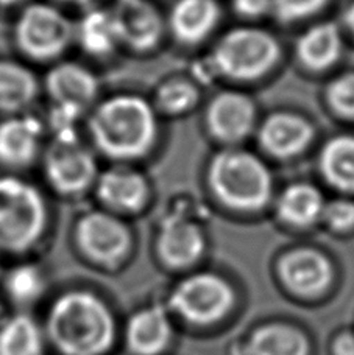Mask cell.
<instances>
[{
    "label": "cell",
    "instance_id": "obj_14",
    "mask_svg": "<svg viewBox=\"0 0 354 355\" xmlns=\"http://www.w3.org/2000/svg\"><path fill=\"white\" fill-rule=\"evenodd\" d=\"M120 46L136 52H149L164 35V19L149 0H119L111 11Z\"/></svg>",
    "mask_w": 354,
    "mask_h": 355
},
{
    "label": "cell",
    "instance_id": "obj_19",
    "mask_svg": "<svg viewBox=\"0 0 354 355\" xmlns=\"http://www.w3.org/2000/svg\"><path fill=\"white\" fill-rule=\"evenodd\" d=\"M219 17L216 0H176L169 15V27L180 42L192 46L211 33Z\"/></svg>",
    "mask_w": 354,
    "mask_h": 355
},
{
    "label": "cell",
    "instance_id": "obj_18",
    "mask_svg": "<svg viewBox=\"0 0 354 355\" xmlns=\"http://www.w3.org/2000/svg\"><path fill=\"white\" fill-rule=\"evenodd\" d=\"M281 276L287 287L301 296H315L331 281V265L319 252L298 250L281 262Z\"/></svg>",
    "mask_w": 354,
    "mask_h": 355
},
{
    "label": "cell",
    "instance_id": "obj_24",
    "mask_svg": "<svg viewBox=\"0 0 354 355\" xmlns=\"http://www.w3.org/2000/svg\"><path fill=\"white\" fill-rule=\"evenodd\" d=\"M340 49L342 41L339 28L331 22L314 25L296 42V52L301 62L314 71L326 69L336 62Z\"/></svg>",
    "mask_w": 354,
    "mask_h": 355
},
{
    "label": "cell",
    "instance_id": "obj_13",
    "mask_svg": "<svg viewBox=\"0 0 354 355\" xmlns=\"http://www.w3.org/2000/svg\"><path fill=\"white\" fill-rule=\"evenodd\" d=\"M174 316L167 307L145 306L126 318L122 329L130 355H162L174 343Z\"/></svg>",
    "mask_w": 354,
    "mask_h": 355
},
{
    "label": "cell",
    "instance_id": "obj_34",
    "mask_svg": "<svg viewBox=\"0 0 354 355\" xmlns=\"http://www.w3.org/2000/svg\"><path fill=\"white\" fill-rule=\"evenodd\" d=\"M345 22L348 25V28L354 33V3L348 6V10L345 12Z\"/></svg>",
    "mask_w": 354,
    "mask_h": 355
},
{
    "label": "cell",
    "instance_id": "obj_37",
    "mask_svg": "<svg viewBox=\"0 0 354 355\" xmlns=\"http://www.w3.org/2000/svg\"><path fill=\"white\" fill-rule=\"evenodd\" d=\"M3 306H2V301H0V320H2L3 318Z\"/></svg>",
    "mask_w": 354,
    "mask_h": 355
},
{
    "label": "cell",
    "instance_id": "obj_26",
    "mask_svg": "<svg viewBox=\"0 0 354 355\" xmlns=\"http://www.w3.org/2000/svg\"><path fill=\"white\" fill-rule=\"evenodd\" d=\"M323 198L315 187L309 184H295L284 190L278 211L281 217L289 223L296 226H306L314 223L323 214Z\"/></svg>",
    "mask_w": 354,
    "mask_h": 355
},
{
    "label": "cell",
    "instance_id": "obj_28",
    "mask_svg": "<svg viewBox=\"0 0 354 355\" xmlns=\"http://www.w3.org/2000/svg\"><path fill=\"white\" fill-rule=\"evenodd\" d=\"M200 92L192 81L172 78L161 83L155 94V110L166 116H181L197 105Z\"/></svg>",
    "mask_w": 354,
    "mask_h": 355
},
{
    "label": "cell",
    "instance_id": "obj_4",
    "mask_svg": "<svg viewBox=\"0 0 354 355\" xmlns=\"http://www.w3.org/2000/svg\"><path fill=\"white\" fill-rule=\"evenodd\" d=\"M208 184L222 205L255 211L270 198L271 176L264 162L244 150H224L212 157Z\"/></svg>",
    "mask_w": 354,
    "mask_h": 355
},
{
    "label": "cell",
    "instance_id": "obj_36",
    "mask_svg": "<svg viewBox=\"0 0 354 355\" xmlns=\"http://www.w3.org/2000/svg\"><path fill=\"white\" fill-rule=\"evenodd\" d=\"M16 2H17V0H0V5H12Z\"/></svg>",
    "mask_w": 354,
    "mask_h": 355
},
{
    "label": "cell",
    "instance_id": "obj_11",
    "mask_svg": "<svg viewBox=\"0 0 354 355\" xmlns=\"http://www.w3.org/2000/svg\"><path fill=\"white\" fill-rule=\"evenodd\" d=\"M155 251L156 257L166 268L186 271L203 256V231L197 221L183 215H170L158 227Z\"/></svg>",
    "mask_w": 354,
    "mask_h": 355
},
{
    "label": "cell",
    "instance_id": "obj_8",
    "mask_svg": "<svg viewBox=\"0 0 354 355\" xmlns=\"http://www.w3.org/2000/svg\"><path fill=\"white\" fill-rule=\"evenodd\" d=\"M278 53V42L269 31L244 27L228 31L219 41L212 62L225 77L253 80L275 64Z\"/></svg>",
    "mask_w": 354,
    "mask_h": 355
},
{
    "label": "cell",
    "instance_id": "obj_31",
    "mask_svg": "<svg viewBox=\"0 0 354 355\" xmlns=\"http://www.w3.org/2000/svg\"><path fill=\"white\" fill-rule=\"evenodd\" d=\"M332 230L345 231L354 225V202L339 200L325 206L321 214Z\"/></svg>",
    "mask_w": 354,
    "mask_h": 355
},
{
    "label": "cell",
    "instance_id": "obj_30",
    "mask_svg": "<svg viewBox=\"0 0 354 355\" xmlns=\"http://www.w3.org/2000/svg\"><path fill=\"white\" fill-rule=\"evenodd\" d=\"M325 0H271V12L281 22H294L314 15Z\"/></svg>",
    "mask_w": 354,
    "mask_h": 355
},
{
    "label": "cell",
    "instance_id": "obj_25",
    "mask_svg": "<svg viewBox=\"0 0 354 355\" xmlns=\"http://www.w3.org/2000/svg\"><path fill=\"white\" fill-rule=\"evenodd\" d=\"M321 173L334 187L354 190V137L337 136L325 145L320 156Z\"/></svg>",
    "mask_w": 354,
    "mask_h": 355
},
{
    "label": "cell",
    "instance_id": "obj_2",
    "mask_svg": "<svg viewBox=\"0 0 354 355\" xmlns=\"http://www.w3.org/2000/svg\"><path fill=\"white\" fill-rule=\"evenodd\" d=\"M87 128L96 148L112 161L128 162L149 155L158 141L155 106L144 97L120 94L94 107Z\"/></svg>",
    "mask_w": 354,
    "mask_h": 355
},
{
    "label": "cell",
    "instance_id": "obj_9",
    "mask_svg": "<svg viewBox=\"0 0 354 355\" xmlns=\"http://www.w3.org/2000/svg\"><path fill=\"white\" fill-rule=\"evenodd\" d=\"M44 178L61 196L75 198L94 189L100 175L97 159L75 136H56L42 156Z\"/></svg>",
    "mask_w": 354,
    "mask_h": 355
},
{
    "label": "cell",
    "instance_id": "obj_35",
    "mask_svg": "<svg viewBox=\"0 0 354 355\" xmlns=\"http://www.w3.org/2000/svg\"><path fill=\"white\" fill-rule=\"evenodd\" d=\"M62 2L75 3V5H90V3L94 2V0H62Z\"/></svg>",
    "mask_w": 354,
    "mask_h": 355
},
{
    "label": "cell",
    "instance_id": "obj_20",
    "mask_svg": "<svg viewBox=\"0 0 354 355\" xmlns=\"http://www.w3.org/2000/svg\"><path fill=\"white\" fill-rule=\"evenodd\" d=\"M47 337L44 326L27 312L0 320V355H46Z\"/></svg>",
    "mask_w": 354,
    "mask_h": 355
},
{
    "label": "cell",
    "instance_id": "obj_16",
    "mask_svg": "<svg viewBox=\"0 0 354 355\" xmlns=\"http://www.w3.org/2000/svg\"><path fill=\"white\" fill-rule=\"evenodd\" d=\"M255 105L240 92H222L206 107V125L219 141L235 144L242 141L255 123Z\"/></svg>",
    "mask_w": 354,
    "mask_h": 355
},
{
    "label": "cell",
    "instance_id": "obj_23",
    "mask_svg": "<svg viewBox=\"0 0 354 355\" xmlns=\"http://www.w3.org/2000/svg\"><path fill=\"white\" fill-rule=\"evenodd\" d=\"M47 275L40 265L21 262L2 276V290L12 306L25 312L46 295Z\"/></svg>",
    "mask_w": 354,
    "mask_h": 355
},
{
    "label": "cell",
    "instance_id": "obj_1",
    "mask_svg": "<svg viewBox=\"0 0 354 355\" xmlns=\"http://www.w3.org/2000/svg\"><path fill=\"white\" fill-rule=\"evenodd\" d=\"M42 326L49 346L60 355H108L119 334L110 304L85 288H72L56 296Z\"/></svg>",
    "mask_w": 354,
    "mask_h": 355
},
{
    "label": "cell",
    "instance_id": "obj_21",
    "mask_svg": "<svg viewBox=\"0 0 354 355\" xmlns=\"http://www.w3.org/2000/svg\"><path fill=\"white\" fill-rule=\"evenodd\" d=\"M40 85L35 73L17 61L0 60V114L15 116L33 103Z\"/></svg>",
    "mask_w": 354,
    "mask_h": 355
},
{
    "label": "cell",
    "instance_id": "obj_15",
    "mask_svg": "<svg viewBox=\"0 0 354 355\" xmlns=\"http://www.w3.org/2000/svg\"><path fill=\"white\" fill-rule=\"evenodd\" d=\"M42 125L30 116H8L0 120V166L22 170L33 164L41 151Z\"/></svg>",
    "mask_w": 354,
    "mask_h": 355
},
{
    "label": "cell",
    "instance_id": "obj_12",
    "mask_svg": "<svg viewBox=\"0 0 354 355\" xmlns=\"http://www.w3.org/2000/svg\"><path fill=\"white\" fill-rule=\"evenodd\" d=\"M94 192L102 209L120 217L144 211L151 196L147 176L128 166L100 172Z\"/></svg>",
    "mask_w": 354,
    "mask_h": 355
},
{
    "label": "cell",
    "instance_id": "obj_6",
    "mask_svg": "<svg viewBox=\"0 0 354 355\" xmlns=\"http://www.w3.org/2000/svg\"><path fill=\"white\" fill-rule=\"evenodd\" d=\"M74 243L90 263L115 270L131 254L133 232L124 217L100 207L75 221Z\"/></svg>",
    "mask_w": 354,
    "mask_h": 355
},
{
    "label": "cell",
    "instance_id": "obj_17",
    "mask_svg": "<svg viewBox=\"0 0 354 355\" xmlns=\"http://www.w3.org/2000/svg\"><path fill=\"white\" fill-rule=\"evenodd\" d=\"M314 130L306 119L290 112H276L265 120L259 131V142L270 155L290 157L306 148Z\"/></svg>",
    "mask_w": 354,
    "mask_h": 355
},
{
    "label": "cell",
    "instance_id": "obj_33",
    "mask_svg": "<svg viewBox=\"0 0 354 355\" xmlns=\"http://www.w3.org/2000/svg\"><path fill=\"white\" fill-rule=\"evenodd\" d=\"M336 355H354V334H344L334 343Z\"/></svg>",
    "mask_w": 354,
    "mask_h": 355
},
{
    "label": "cell",
    "instance_id": "obj_5",
    "mask_svg": "<svg viewBox=\"0 0 354 355\" xmlns=\"http://www.w3.org/2000/svg\"><path fill=\"white\" fill-rule=\"evenodd\" d=\"M235 304L230 284L210 271L189 272L176 282L167 297V309L175 318L192 326H210L225 318Z\"/></svg>",
    "mask_w": 354,
    "mask_h": 355
},
{
    "label": "cell",
    "instance_id": "obj_22",
    "mask_svg": "<svg viewBox=\"0 0 354 355\" xmlns=\"http://www.w3.org/2000/svg\"><path fill=\"white\" fill-rule=\"evenodd\" d=\"M75 41L87 55L106 58L120 46L111 11L92 8L75 25Z\"/></svg>",
    "mask_w": 354,
    "mask_h": 355
},
{
    "label": "cell",
    "instance_id": "obj_32",
    "mask_svg": "<svg viewBox=\"0 0 354 355\" xmlns=\"http://www.w3.org/2000/svg\"><path fill=\"white\" fill-rule=\"evenodd\" d=\"M233 6L239 15L256 17L271 11V0H233Z\"/></svg>",
    "mask_w": 354,
    "mask_h": 355
},
{
    "label": "cell",
    "instance_id": "obj_7",
    "mask_svg": "<svg viewBox=\"0 0 354 355\" xmlns=\"http://www.w3.org/2000/svg\"><path fill=\"white\" fill-rule=\"evenodd\" d=\"M75 41V24L49 3L25 6L15 24V42L21 52L36 61L61 56Z\"/></svg>",
    "mask_w": 354,
    "mask_h": 355
},
{
    "label": "cell",
    "instance_id": "obj_10",
    "mask_svg": "<svg viewBox=\"0 0 354 355\" xmlns=\"http://www.w3.org/2000/svg\"><path fill=\"white\" fill-rule=\"evenodd\" d=\"M46 91L55 105V125L58 136L67 135L66 126L83 116L99 95V80L91 69L80 62L65 61L50 69Z\"/></svg>",
    "mask_w": 354,
    "mask_h": 355
},
{
    "label": "cell",
    "instance_id": "obj_3",
    "mask_svg": "<svg viewBox=\"0 0 354 355\" xmlns=\"http://www.w3.org/2000/svg\"><path fill=\"white\" fill-rule=\"evenodd\" d=\"M50 209L35 184L15 175L0 176V252L22 256L47 236Z\"/></svg>",
    "mask_w": 354,
    "mask_h": 355
},
{
    "label": "cell",
    "instance_id": "obj_29",
    "mask_svg": "<svg viewBox=\"0 0 354 355\" xmlns=\"http://www.w3.org/2000/svg\"><path fill=\"white\" fill-rule=\"evenodd\" d=\"M328 101L340 116L354 119V72L344 73L328 87Z\"/></svg>",
    "mask_w": 354,
    "mask_h": 355
},
{
    "label": "cell",
    "instance_id": "obj_27",
    "mask_svg": "<svg viewBox=\"0 0 354 355\" xmlns=\"http://www.w3.org/2000/svg\"><path fill=\"white\" fill-rule=\"evenodd\" d=\"M305 335L284 324L265 326L250 340L251 355H307Z\"/></svg>",
    "mask_w": 354,
    "mask_h": 355
}]
</instances>
